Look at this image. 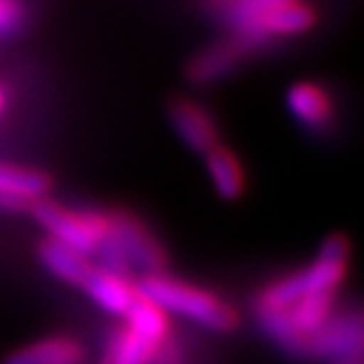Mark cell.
<instances>
[{
  "instance_id": "6da1fadb",
  "label": "cell",
  "mask_w": 364,
  "mask_h": 364,
  "mask_svg": "<svg viewBox=\"0 0 364 364\" xmlns=\"http://www.w3.org/2000/svg\"><path fill=\"white\" fill-rule=\"evenodd\" d=\"M228 19L235 38L246 53L272 38L305 33L315 24V14L303 0H213Z\"/></svg>"
},
{
  "instance_id": "7a4b0ae2",
  "label": "cell",
  "mask_w": 364,
  "mask_h": 364,
  "mask_svg": "<svg viewBox=\"0 0 364 364\" xmlns=\"http://www.w3.org/2000/svg\"><path fill=\"white\" fill-rule=\"evenodd\" d=\"M135 287L156 308H161L164 312H176L206 329L225 333L235 331L239 326V312L232 305L194 284L173 279L168 274H149L142 277Z\"/></svg>"
},
{
  "instance_id": "3957f363",
  "label": "cell",
  "mask_w": 364,
  "mask_h": 364,
  "mask_svg": "<svg viewBox=\"0 0 364 364\" xmlns=\"http://www.w3.org/2000/svg\"><path fill=\"white\" fill-rule=\"evenodd\" d=\"M36 223L55 239L81 256H92L109 230V215L100 210H76L50 199H41L31 206Z\"/></svg>"
},
{
  "instance_id": "277c9868",
  "label": "cell",
  "mask_w": 364,
  "mask_h": 364,
  "mask_svg": "<svg viewBox=\"0 0 364 364\" xmlns=\"http://www.w3.org/2000/svg\"><path fill=\"white\" fill-rule=\"evenodd\" d=\"M109 215V235L119 244L123 256L128 258L130 267L142 270V277L164 274L168 258L164 246L156 242V237L147 230V225L137 220L130 213H107Z\"/></svg>"
},
{
  "instance_id": "5b68a950",
  "label": "cell",
  "mask_w": 364,
  "mask_h": 364,
  "mask_svg": "<svg viewBox=\"0 0 364 364\" xmlns=\"http://www.w3.org/2000/svg\"><path fill=\"white\" fill-rule=\"evenodd\" d=\"M48 189L50 178L46 173L28 166L0 164V210L19 213L31 208L36 201L46 199Z\"/></svg>"
},
{
  "instance_id": "8992f818",
  "label": "cell",
  "mask_w": 364,
  "mask_h": 364,
  "mask_svg": "<svg viewBox=\"0 0 364 364\" xmlns=\"http://www.w3.org/2000/svg\"><path fill=\"white\" fill-rule=\"evenodd\" d=\"M171 121L180 140L187 144L189 149L203 151L208 154L210 149L218 147V128L215 121L203 107L194 105V102H176L171 109Z\"/></svg>"
},
{
  "instance_id": "52a82bcc",
  "label": "cell",
  "mask_w": 364,
  "mask_h": 364,
  "mask_svg": "<svg viewBox=\"0 0 364 364\" xmlns=\"http://www.w3.org/2000/svg\"><path fill=\"white\" fill-rule=\"evenodd\" d=\"M83 289L88 291V296L92 298L100 308H105L112 315L126 317L128 310L133 308V303L137 301V287L130 284L128 277L107 272L102 267H92V272L85 279Z\"/></svg>"
},
{
  "instance_id": "ba28073f",
  "label": "cell",
  "mask_w": 364,
  "mask_h": 364,
  "mask_svg": "<svg viewBox=\"0 0 364 364\" xmlns=\"http://www.w3.org/2000/svg\"><path fill=\"white\" fill-rule=\"evenodd\" d=\"M83 346L69 336H53L7 353L0 364H81Z\"/></svg>"
},
{
  "instance_id": "9c48e42d",
  "label": "cell",
  "mask_w": 364,
  "mask_h": 364,
  "mask_svg": "<svg viewBox=\"0 0 364 364\" xmlns=\"http://www.w3.org/2000/svg\"><path fill=\"white\" fill-rule=\"evenodd\" d=\"M289 112L310 130H324L331 123V100L315 83H296L287 95Z\"/></svg>"
},
{
  "instance_id": "30bf717a",
  "label": "cell",
  "mask_w": 364,
  "mask_h": 364,
  "mask_svg": "<svg viewBox=\"0 0 364 364\" xmlns=\"http://www.w3.org/2000/svg\"><path fill=\"white\" fill-rule=\"evenodd\" d=\"M38 260L46 265L50 274L71 284V287H83L88 274L92 272L88 258L74 249H69V246L55 242V239H43L38 244Z\"/></svg>"
},
{
  "instance_id": "8fae6325",
  "label": "cell",
  "mask_w": 364,
  "mask_h": 364,
  "mask_svg": "<svg viewBox=\"0 0 364 364\" xmlns=\"http://www.w3.org/2000/svg\"><path fill=\"white\" fill-rule=\"evenodd\" d=\"M244 55H246V50L239 46L235 38H230L225 43H215V46L203 50L201 55H196L189 74H192V78L196 83L215 81V78L230 74Z\"/></svg>"
},
{
  "instance_id": "7c38bea8",
  "label": "cell",
  "mask_w": 364,
  "mask_h": 364,
  "mask_svg": "<svg viewBox=\"0 0 364 364\" xmlns=\"http://www.w3.org/2000/svg\"><path fill=\"white\" fill-rule=\"evenodd\" d=\"M206 168H208V176H210V182H213L215 192L223 196V199H239L244 192V171L242 166H239L237 156L230 154L228 149H210L206 154Z\"/></svg>"
},
{
  "instance_id": "4fadbf2b",
  "label": "cell",
  "mask_w": 364,
  "mask_h": 364,
  "mask_svg": "<svg viewBox=\"0 0 364 364\" xmlns=\"http://www.w3.org/2000/svg\"><path fill=\"white\" fill-rule=\"evenodd\" d=\"M161 346L164 343H156V341L140 336L130 329L114 331L107 341L114 364H154Z\"/></svg>"
},
{
  "instance_id": "5bb4252c",
  "label": "cell",
  "mask_w": 364,
  "mask_h": 364,
  "mask_svg": "<svg viewBox=\"0 0 364 364\" xmlns=\"http://www.w3.org/2000/svg\"><path fill=\"white\" fill-rule=\"evenodd\" d=\"M126 319H128L126 329L156 341V343H164L166 336H168V319H166V312L161 308H156L151 301H147L140 291H137V301L133 303V308L128 310Z\"/></svg>"
},
{
  "instance_id": "9a60e30c",
  "label": "cell",
  "mask_w": 364,
  "mask_h": 364,
  "mask_svg": "<svg viewBox=\"0 0 364 364\" xmlns=\"http://www.w3.org/2000/svg\"><path fill=\"white\" fill-rule=\"evenodd\" d=\"M24 19V5L21 0H0V36L10 33Z\"/></svg>"
},
{
  "instance_id": "2e32d148",
  "label": "cell",
  "mask_w": 364,
  "mask_h": 364,
  "mask_svg": "<svg viewBox=\"0 0 364 364\" xmlns=\"http://www.w3.org/2000/svg\"><path fill=\"white\" fill-rule=\"evenodd\" d=\"M100 364H114V360H112V353H109V348H107V350H105V355H102Z\"/></svg>"
},
{
  "instance_id": "e0dca14e",
  "label": "cell",
  "mask_w": 364,
  "mask_h": 364,
  "mask_svg": "<svg viewBox=\"0 0 364 364\" xmlns=\"http://www.w3.org/2000/svg\"><path fill=\"white\" fill-rule=\"evenodd\" d=\"M3 109H5V92L0 88V114H3Z\"/></svg>"
},
{
  "instance_id": "ac0fdd59",
  "label": "cell",
  "mask_w": 364,
  "mask_h": 364,
  "mask_svg": "<svg viewBox=\"0 0 364 364\" xmlns=\"http://www.w3.org/2000/svg\"><path fill=\"white\" fill-rule=\"evenodd\" d=\"M336 364H355V362H336Z\"/></svg>"
},
{
  "instance_id": "d6986e66",
  "label": "cell",
  "mask_w": 364,
  "mask_h": 364,
  "mask_svg": "<svg viewBox=\"0 0 364 364\" xmlns=\"http://www.w3.org/2000/svg\"><path fill=\"white\" fill-rule=\"evenodd\" d=\"M355 364H360V362H355Z\"/></svg>"
}]
</instances>
